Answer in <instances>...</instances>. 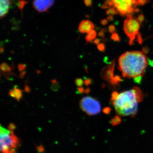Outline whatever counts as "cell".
<instances>
[{"instance_id": "bcb514c9", "label": "cell", "mask_w": 153, "mask_h": 153, "mask_svg": "<svg viewBox=\"0 0 153 153\" xmlns=\"http://www.w3.org/2000/svg\"><path fill=\"white\" fill-rule=\"evenodd\" d=\"M36 72L38 74H41V71L40 70H36Z\"/></svg>"}, {"instance_id": "ab89813d", "label": "cell", "mask_w": 153, "mask_h": 153, "mask_svg": "<svg viewBox=\"0 0 153 153\" xmlns=\"http://www.w3.org/2000/svg\"><path fill=\"white\" fill-rule=\"evenodd\" d=\"M90 91L91 89L89 88H86L85 90V93L86 94H88L90 93Z\"/></svg>"}, {"instance_id": "277c9868", "label": "cell", "mask_w": 153, "mask_h": 153, "mask_svg": "<svg viewBox=\"0 0 153 153\" xmlns=\"http://www.w3.org/2000/svg\"><path fill=\"white\" fill-rule=\"evenodd\" d=\"M140 25L137 19H134L132 15L127 16V18L124 22L123 30L126 35L129 38V44L133 45L134 41L136 40L139 32Z\"/></svg>"}, {"instance_id": "f1b7e54d", "label": "cell", "mask_w": 153, "mask_h": 153, "mask_svg": "<svg viewBox=\"0 0 153 153\" xmlns=\"http://www.w3.org/2000/svg\"><path fill=\"white\" fill-rule=\"evenodd\" d=\"M26 67H27V66L26 64H19L18 65V69L20 72H22L23 70H25Z\"/></svg>"}, {"instance_id": "74e56055", "label": "cell", "mask_w": 153, "mask_h": 153, "mask_svg": "<svg viewBox=\"0 0 153 153\" xmlns=\"http://www.w3.org/2000/svg\"><path fill=\"white\" fill-rule=\"evenodd\" d=\"M107 20L109 22H112L114 20V18L111 15H109L108 17L107 18Z\"/></svg>"}, {"instance_id": "5b68a950", "label": "cell", "mask_w": 153, "mask_h": 153, "mask_svg": "<svg viewBox=\"0 0 153 153\" xmlns=\"http://www.w3.org/2000/svg\"><path fill=\"white\" fill-rule=\"evenodd\" d=\"M79 107L89 116L98 114L101 110V105L98 100L90 96L83 97L79 101Z\"/></svg>"}, {"instance_id": "ee69618b", "label": "cell", "mask_w": 153, "mask_h": 153, "mask_svg": "<svg viewBox=\"0 0 153 153\" xmlns=\"http://www.w3.org/2000/svg\"><path fill=\"white\" fill-rule=\"evenodd\" d=\"M134 12L135 13H139L140 12V9L138 8H136L134 9Z\"/></svg>"}, {"instance_id": "ba28073f", "label": "cell", "mask_w": 153, "mask_h": 153, "mask_svg": "<svg viewBox=\"0 0 153 153\" xmlns=\"http://www.w3.org/2000/svg\"><path fill=\"white\" fill-rule=\"evenodd\" d=\"M115 61L114 60L110 65L105 67L102 70L101 76L102 79L109 81L113 78Z\"/></svg>"}, {"instance_id": "603a6c76", "label": "cell", "mask_w": 153, "mask_h": 153, "mask_svg": "<svg viewBox=\"0 0 153 153\" xmlns=\"http://www.w3.org/2000/svg\"><path fill=\"white\" fill-rule=\"evenodd\" d=\"M112 123L114 124H117L119 123L120 122L121 119L119 116H116L112 120Z\"/></svg>"}, {"instance_id": "9c48e42d", "label": "cell", "mask_w": 153, "mask_h": 153, "mask_svg": "<svg viewBox=\"0 0 153 153\" xmlns=\"http://www.w3.org/2000/svg\"><path fill=\"white\" fill-rule=\"evenodd\" d=\"M94 25L88 20H84L80 22L78 27V30L80 33H88L91 30H94Z\"/></svg>"}, {"instance_id": "f546056e", "label": "cell", "mask_w": 153, "mask_h": 153, "mask_svg": "<svg viewBox=\"0 0 153 153\" xmlns=\"http://www.w3.org/2000/svg\"><path fill=\"white\" fill-rule=\"evenodd\" d=\"M136 41L138 42L139 44H142L143 42V38H142L141 35L140 33H139V34L137 35V39Z\"/></svg>"}, {"instance_id": "5bb4252c", "label": "cell", "mask_w": 153, "mask_h": 153, "mask_svg": "<svg viewBox=\"0 0 153 153\" xmlns=\"http://www.w3.org/2000/svg\"><path fill=\"white\" fill-rule=\"evenodd\" d=\"M1 72V73H6V72H11L10 67L9 66L7 63H2L0 66Z\"/></svg>"}, {"instance_id": "4fadbf2b", "label": "cell", "mask_w": 153, "mask_h": 153, "mask_svg": "<svg viewBox=\"0 0 153 153\" xmlns=\"http://www.w3.org/2000/svg\"><path fill=\"white\" fill-rule=\"evenodd\" d=\"M51 82H52V84L50 86L51 90L54 91H58L60 86L57 80L56 79H52L51 80Z\"/></svg>"}, {"instance_id": "44dd1931", "label": "cell", "mask_w": 153, "mask_h": 153, "mask_svg": "<svg viewBox=\"0 0 153 153\" xmlns=\"http://www.w3.org/2000/svg\"><path fill=\"white\" fill-rule=\"evenodd\" d=\"M27 2L25 1V0H21V1H19V4H18V6H19V8L21 9V10H23V7L25 5L27 4Z\"/></svg>"}, {"instance_id": "8d00e7d4", "label": "cell", "mask_w": 153, "mask_h": 153, "mask_svg": "<svg viewBox=\"0 0 153 153\" xmlns=\"http://www.w3.org/2000/svg\"><path fill=\"white\" fill-rule=\"evenodd\" d=\"M107 24L108 21L106 19H103L101 21V24L103 26H105V25H107Z\"/></svg>"}, {"instance_id": "30bf717a", "label": "cell", "mask_w": 153, "mask_h": 153, "mask_svg": "<svg viewBox=\"0 0 153 153\" xmlns=\"http://www.w3.org/2000/svg\"><path fill=\"white\" fill-rule=\"evenodd\" d=\"M13 1V0H0V17L1 19L5 16L6 15Z\"/></svg>"}, {"instance_id": "d6986e66", "label": "cell", "mask_w": 153, "mask_h": 153, "mask_svg": "<svg viewBox=\"0 0 153 153\" xmlns=\"http://www.w3.org/2000/svg\"><path fill=\"white\" fill-rule=\"evenodd\" d=\"M111 39L115 41L119 42L120 41V38L117 33H114L112 34L111 36Z\"/></svg>"}, {"instance_id": "7dc6e473", "label": "cell", "mask_w": 153, "mask_h": 153, "mask_svg": "<svg viewBox=\"0 0 153 153\" xmlns=\"http://www.w3.org/2000/svg\"></svg>"}, {"instance_id": "9a60e30c", "label": "cell", "mask_w": 153, "mask_h": 153, "mask_svg": "<svg viewBox=\"0 0 153 153\" xmlns=\"http://www.w3.org/2000/svg\"><path fill=\"white\" fill-rule=\"evenodd\" d=\"M122 80V79H121L120 76L116 75V76H114L113 78L109 81V82L111 85H116Z\"/></svg>"}, {"instance_id": "4316f807", "label": "cell", "mask_w": 153, "mask_h": 153, "mask_svg": "<svg viewBox=\"0 0 153 153\" xmlns=\"http://www.w3.org/2000/svg\"><path fill=\"white\" fill-rule=\"evenodd\" d=\"M137 4L139 5H144L149 1V0H137Z\"/></svg>"}, {"instance_id": "7a4b0ae2", "label": "cell", "mask_w": 153, "mask_h": 153, "mask_svg": "<svg viewBox=\"0 0 153 153\" xmlns=\"http://www.w3.org/2000/svg\"><path fill=\"white\" fill-rule=\"evenodd\" d=\"M143 98V91L135 86L131 90L121 92L117 99L112 102L118 114L134 117L137 112L138 103L142 102Z\"/></svg>"}, {"instance_id": "60d3db41", "label": "cell", "mask_w": 153, "mask_h": 153, "mask_svg": "<svg viewBox=\"0 0 153 153\" xmlns=\"http://www.w3.org/2000/svg\"><path fill=\"white\" fill-rule=\"evenodd\" d=\"M10 67L11 71H13V70L14 69H15V65H14L13 63H11V66H10Z\"/></svg>"}, {"instance_id": "d6a6232c", "label": "cell", "mask_w": 153, "mask_h": 153, "mask_svg": "<svg viewBox=\"0 0 153 153\" xmlns=\"http://www.w3.org/2000/svg\"><path fill=\"white\" fill-rule=\"evenodd\" d=\"M143 53L145 54H147L150 51V49L148 47H144L142 49Z\"/></svg>"}, {"instance_id": "8992f818", "label": "cell", "mask_w": 153, "mask_h": 153, "mask_svg": "<svg viewBox=\"0 0 153 153\" xmlns=\"http://www.w3.org/2000/svg\"><path fill=\"white\" fill-rule=\"evenodd\" d=\"M115 8L121 16L132 15L134 12V8L137 4V0H111Z\"/></svg>"}, {"instance_id": "4dcf8cb0", "label": "cell", "mask_w": 153, "mask_h": 153, "mask_svg": "<svg viewBox=\"0 0 153 153\" xmlns=\"http://www.w3.org/2000/svg\"><path fill=\"white\" fill-rule=\"evenodd\" d=\"M84 2L87 7H91L92 5V0H84Z\"/></svg>"}, {"instance_id": "52a82bcc", "label": "cell", "mask_w": 153, "mask_h": 153, "mask_svg": "<svg viewBox=\"0 0 153 153\" xmlns=\"http://www.w3.org/2000/svg\"><path fill=\"white\" fill-rule=\"evenodd\" d=\"M55 0H34V8L40 13L47 12L54 4Z\"/></svg>"}, {"instance_id": "e575fe53", "label": "cell", "mask_w": 153, "mask_h": 153, "mask_svg": "<svg viewBox=\"0 0 153 153\" xmlns=\"http://www.w3.org/2000/svg\"><path fill=\"white\" fill-rule=\"evenodd\" d=\"M98 35L99 37H102V38H103L105 36L104 30H103V29H102V30H100V32L99 33Z\"/></svg>"}, {"instance_id": "f35d334b", "label": "cell", "mask_w": 153, "mask_h": 153, "mask_svg": "<svg viewBox=\"0 0 153 153\" xmlns=\"http://www.w3.org/2000/svg\"><path fill=\"white\" fill-rule=\"evenodd\" d=\"M100 39H95L94 41V44H96V45H98L99 44H100Z\"/></svg>"}, {"instance_id": "7402d4cb", "label": "cell", "mask_w": 153, "mask_h": 153, "mask_svg": "<svg viewBox=\"0 0 153 153\" xmlns=\"http://www.w3.org/2000/svg\"><path fill=\"white\" fill-rule=\"evenodd\" d=\"M143 76H137L136 77H135L134 78V81L137 84H141L142 82V77Z\"/></svg>"}, {"instance_id": "836d02e7", "label": "cell", "mask_w": 153, "mask_h": 153, "mask_svg": "<svg viewBox=\"0 0 153 153\" xmlns=\"http://www.w3.org/2000/svg\"><path fill=\"white\" fill-rule=\"evenodd\" d=\"M111 111V108L109 107H106L105 108L103 109V112L105 114H109Z\"/></svg>"}, {"instance_id": "f6af8a7d", "label": "cell", "mask_w": 153, "mask_h": 153, "mask_svg": "<svg viewBox=\"0 0 153 153\" xmlns=\"http://www.w3.org/2000/svg\"><path fill=\"white\" fill-rule=\"evenodd\" d=\"M0 46H1V47H4V42H3V41H1V44H0Z\"/></svg>"}, {"instance_id": "8fae6325", "label": "cell", "mask_w": 153, "mask_h": 153, "mask_svg": "<svg viewBox=\"0 0 153 153\" xmlns=\"http://www.w3.org/2000/svg\"><path fill=\"white\" fill-rule=\"evenodd\" d=\"M13 90L14 91V95H15L14 98L17 101L20 102L23 97V94H22L23 91L18 88L17 85H15L14 86Z\"/></svg>"}, {"instance_id": "d590c367", "label": "cell", "mask_w": 153, "mask_h": 153, "mask_svg": "<svg viewBox=\"0 0 153 153\" xmlns=\"http://www.w3.org/2000/svg\"><path fill=\"white\" fill-rule=\"evenodd\" d=\"M26 74V71H22L21 73H20V75H19V77L21 79H23L24 78V76H25V74Z\"/></svg>"}, {"instance_id": "83f0119b", "label": "cell", "mask_w": 153, "mask_h": 153, "mask_svg": "<svg viewBox=\"0 0 153 153\" xmlns=\"http://www.w3.org/2000/svg\"><path fill=\"white\" fill-rule=\"evenodd\" d=\"M108 31L111 34H114L116 31L115 27L114 25H111L108 27Z\"/></svg>"}, {"instance_id": "3957f363", "label": "cell", "mask_w": 153, "mask_h": 153, "mask_svg": "<svg viewBox=\"0 0 153 153\" xmlns=\"http://www.w3.org/2000/svg\"><path fill=\"white\" fill-rule=\"evenodd\" d=\"M19 138L12 130L1 126V152L2 153H16L20 146Z\"/></svg>"}, {"instance_id": "484cf974", "label": "cell", "mask_w": 153, "mask_h": 153, "mask_svg": "<svg viewBox=\"0 0 153 153\" xmlns=\"http://www.w3.org/2000/svg\"><path fill=\"white\" fill-rule=\"evenodd\" d=\"M137 20L140 23H142L144 21L145 17L144 15L143 14H140L138 16L137 18Z\"/></svg>"}, {"instance_id": "ac0fdd59", "label": "cell", "mask_w": 153, "mask_h": 153, "mask_svg": "<svg viewBox=\"0 0 153 153\" xmlns=\"http://www.w3.org/2000/svg\"><path fill=\"white\" fill-rule=\"evenodd\" d=\"M119 95V94L117 92V91H114V92H113L112 94H111V101L113 102L116 100L118 97Z\"/></svg>"}, {"instance_id": "ffe728a7", "label": "cell", "mask_w": 153, "mask_h": 153, "mask_svg": "<svg viewBox=\"0 0 153 153\" xmlns=\"http://www.w3.org/2000/svg\"><path fill=\"white\" fill-rule=\"evenodd\" d=\"M85 92V90L84 88L82 87H80L77 88H76V94H83Z\"/></svg>"}, {"instance_id": "7c38bea8", "label": "cell", "mask_w": 153, "mask_h": 153, "mask_svg": "<svg viewBox=\"0 0 153 153\" xmlns=\"http://www.w3.org/2000/svg\"><path fill=\"white\" fill-rule=\"evenodd\" d=\"M97 37V33L94 30H91L85 36V39L87 43L91 42Z\"/></svg>"}, {"instance_id": "6da1fadb", "label": "cell", "mask_w": 153, "mask_h": 153, "mask_svg": "<svg viewBox=\"0 0 153 153\" xmlns=\"http://www.w3.org/2000/svg\"><path fill=\"white\" fill-rule=\"evenodd\" d=\"M149 61L146 55L140 51L127 52L118 60V68L123 77L134 78L143 76Z\"/></svg>"}, {"instance_id": "2e32d148", "label": "cell", "mask_w": 153, "mask_h": 153, "mask_svg": "<svg viewBox=\"0 0 153 153\" xmlns=\"http://www.w3.org/2000/svg\"><path fill=\"white\" fill-rule=\"evenodd\" d=\"M118 13V12L116 9H115L114 7L111 8L109 10H108L106 12V14H107V15H111V16H114V15Z\"/></svg>"}, {"instance_id": "b9f144b4", "label": "cell", "mask_w": 153, "mask_h": 153, "mask_svg": "<svg viewBox=\"0 0 153 153\" xmlns=\"http://www.w3.org/2000/svg\"><path fill=\"white\" fill-rule=\"evenodd\" d=\"M101 7L102 9H107L108 8L110 7L109 6H108V5H107L105 4H104L102 5V6H101Z\"/></svg>"}, {"instance_id": "e0dca14e", "label": "cell", "mask_w": 153, "mask_h": 153, "mask_svg": "<svg viewBox=\"0 0 153 153\" xmlns=\"http://www.w3.org/2000/svg\"><path fill=\"white\" fill-rule=\"evenodd\" d=\"M75 83L76 86L78 87H82L84 83V81L82 78H77L75 79Z\"/></svg>"}, {"instance_id": "7bdbcfd3", "label": "cell", "mask_w": 153, "mask_h": 153, "mask_svg": "<svg viewBox=\"0 0 153 153\" xmlns=\"http://www.w3.org/2000/svg\"><path fill=\"white\" fill-rule=\"evenodd\" d=\"M4 47H1V48H0V53H1V54L4 53Z\"/></svg>"}, {"instance_id": "1f68e13d", "label": "cell", "mask_w": 153, "mask_h": 153, "mask_svg": "<svg viewBox=\"0 0 153 153\" xmlns=\"http://www.w3.org/2000/svg\"><path fill=\"white\" fill-rule=\"evenodd\" d=\"M25 91L26 93H30L31 91V88L29 85L27 84H25Z\"/></svg>"}, {"instance_id": "d4e9b609", "label": "cell", "mask_w": 153, "mask_h": 153, "mask_svg": "<svg viewBox=\"0 0 153 153\" xmlns=\"http://www.w3.org/2000/svg\"><path fill=\"white\" fill-rule=\"evenodd\" d=\"M84 79H85L84 83L86 86H88L92 83V80L90 78H86V77H84Z\"/></svg>"}, {"instance_id": "cb8c5ba5", "label": "cell", "mask_w": 153, "mask_h": 153, "mask_svg": "<svg viewBox=\"0 0 153 153\" xmlns=\"http://www.w3.org/2000/svg\"><path fill=\"white\" fill-rule=\"evenodd\" d=\"M97 49L100 52H104L105 51V46L103 44H100L97 45Z\"/></svg>"}]
</instances>
